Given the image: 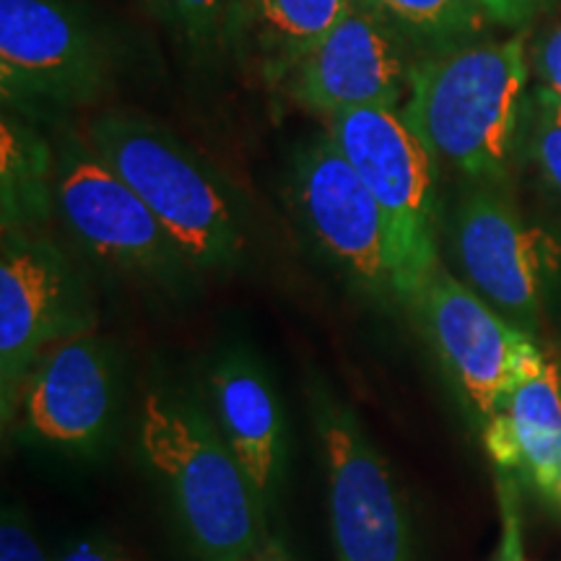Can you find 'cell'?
<instances>
[{
  "label": "cell",
  "instance_id": "1",
  "mask_svg": "<svg viewBox=\"0 0 561 561\" xmlns=\"http://www.w3.org/2000/svg\"><path fill=\"white\" fill-rule=\"evenodd\" d=\"M528 37L476 39L416 60L398 110L434 161L471 182H502L528 107Z\"/></svg>",
  "mask_w": 561,
  "mask_h": 561
},
{
  "label": "cell",
  "instance_id": "2",
  "mask_svg": "<svg viewBox=\"0 0 561 561\" xmlns=\"http://www.w3.org/2000/svg\"><path fill=\"white\" fill-rule=\"evenodd\" d=\"M140 450L201 561H248L276 546L268 515L203 398L151 390L140 405Z\"/></svg>",
  "mask_w": 561,
  "mask_h": 561
},
{
  "label": "cell",
  "instance_id": "3",
  "mask_svg": "<svg viewBox=\"0 0 561 561\" xmlns=\"http://www.w3.org/2000/svg\"><path fill=\"white\" fill-rule=\"evenodd\" d=\"M89 146L157 216L195 271H227L244 252V210L234 185L170 128L104 112L83 130Z\"/></svg>",
  "mask_w": 561,
  "mask_h": 561
},
{
  "label": "cell",
  "instance_id": "4",
  "mask_svg": "<svg viewBox=\"0 0 561 561\" xmlns=\"http://www.w3.org/2000/svg\"><path fill=\"white\" fill-rule=\"evenodd\" d=\"M328 136L390 227L398 268V301L405 310L439 261L437 161L398 110L362 107L328 121Z\"/></svg>",
  "mask_w": 561,
  "mask_h": 561
},
{
  "label": "cell",
  "instance_id": "5",
  "mask_svg": "<svg viewBox=\"0 0 561 561\" xmlns=\"http://www.w3.org/2000/svg\"><path fill=\"white\" fill-rule=\"evenodd\" d=\"M112 47L70 0H0V96L24 117L87 107L112 79Z\"/></svg>",
  "mask_w": 561,
  "mask_h": 561
},
{
  "label": "cell",
  "instance_id": "6",
  "mask_svg": "<svg viewBox=\"0 0 561 561\" xmlns=\"http://www.w3.org/2000/svg\"><path fill=\"white\" fill-rule=\"evenodd\" d=\"M55 214L91 257L161 289L182 291L195 268L149 206L100 159L87 136L55 146Z\"/></svg>",
  "mask_w": 561,
  "mask_h": 561
},
{
  "label": "cell",
  "instance_id": "7",
  "mask_svg": "<svg viewBox=\"0 0 561 561\" xmlns=\"http://www.w3.org/2000/svg\"><path fill=\"white\" fill-rule=\"evenodd\" d=\"M310 411L328 481V515L339 561H413L405 494L356 413L322 380Z\"/></svg>",
  "mask_w": 561,
  "mask_h": 561
},
{
  "label": "cell",
  "instance_id": "8",
  "mask_svg": "<svg viewBox=\"0 0 561 561\" xmlns=\"http://www.w3.org/2000/svg\"><path fill=\"white\" fill-rule=\"evenodd\" d=\"M289 198L314 248L354 289L377 305L401 307L388 219L328 133L294 153Z\"/></svg>",
  "mask_w": 561,
  "mask_h": 561
},
{
  "label": "cell",
  "instance_id": "9",
  "mask_svg": "<svg viewBox=\"0 0 561 561\" xmlns=\"http://www.w3.org/2000/svg\"><path fill=\"white\" fill-rule=\"evenodd\" d=\"M405 310L483 421L496 416L517 382L549 362L536 339L504 320L442 263Z\"/></svg>",
  "mask_w": 561,
  "mask_h": 561
},
{
  "label": "cell",
  "instance_id": "10",
  "mask_svg": "<svg viewBox=\"0 0 561 561\" xmlns=\"http://www.w3.org/2000/svg\"><path fill=\"white\" fill-rule=\"evenodd\" d=\"M96 312L81 273L37 229H3L0 242V405L13 398L42 348L94 331Z\"/></svg>",
  "mask_w": 561,
  "mask_h": 561
},
{
  "label": "cell",
  "instance_id": "11",
  "mask_svg": "<svg viewBox=\"0 0 561 561\" xmlns=\"http://www.w3.org/2000/svg\"><path fill=\"white\" fill-rule=\"evenodd\" d=\"M450 250L460 280L536 339L557 244L525 224L500 182H471L455 203Z\"/></svg>",
  "mask_w": 561,
  "mask_h": 561
},
{
  "label": "cell",
  "instance_id": "12",
  "mask_svg": "<svg viewBox=\"0 0 561 561\" xmlns=\"http://www.w3.org/2000/svg\"><path fill=\"white\" fill-rule=\"evenodd\" d=\"M419 58L401 32L362 0H351L280 91L297 107L328 121L362 107L401 110Z\"/></svg>",
  "mask_w": 561,
  "mask_h": 561
},
{
  "label": "cell",
  "instance_id": "13",
  "mask_svg": "<svg viewBox=\"0 0 561 561\" xmlns=\"http://www.w3.org/2000/svg\"><path fill=\"white\" fill-rule=\"evenodd\" d=\"M115 356L94 331L42 348L13 398L11 421L37 445L94 453L115 416ZM5 424V426H9Z\"/></svg>",
  "mask_w": 561,
  "mask_h": 561
},
{
  "label": "cell",
  "instance_id": "14",
  "mask_svg": "<svg viewBox=\"0 0 561 561\" xmlns=\"http://www.w3.org/2000/svg\"><path fill=\"white\" fill-rule=\"evenodd\" d=\"M208 409L240 460L265 515L278 504L286 462L284 409L263 364L248 351H227L206 375Z\"/></svg>",
  "mask_w": 561,
  "mask_h": 561
},
{
  "label": "cell",
  "instance_id": "15",
  "mask_svg": "<svg viewBox=\"0 0 561 561\" xmlns=\"http://www.w3.org/2000/svg\"><path fill=\"white\" fill-rule=\"evenodd\" d=\"M486 450L549 494L561 468V371L551 359L533 371L486 421Z\"/></svg>",
  "mask_w": 561,
  "mask_h": 561
},
{
  "label": "cell",
  "instance_id": "16",
  "mask_svg": "<svg viewBox=\"0 0 561 561\" xmlns=\"http://www.w3.org/2000/svg\"><path fill=\"white\" fill-rule=\"evenodd\" d=\"M348 5L351 0H244L237 60L263 87L280 91Z\"/></svg>",
  "mask_w": 561,
  "mask_h": 561
},
{
  "label": "cell",
  "instance_id": "17",
  "mask_svg": "<svg viewBox=\"0 0 561 561\" xmlns=\"http://www.w3.org/2000/svg\"><path fill=\"white\" fill-rule=\"evenodd\" d=\"M55 146L37 125L5 110L0 121V224L39 229L55 210Z\"/></svg>",
  "mask_w": 561,
  "mask_h": 561
},
{
  "label": "cell",
  "instance_id": "18",
  "mask_svg": "<svg viewBox=\"0 0 561 561\" xmlns=\"http://www.w3.org/2000/svg\"><path fill=\"white\" fill-rule=\"evenodd\" d=\"M174 45L201 66L237 58L244 0H144Z\"/></svg>",
  "mask_w": 561,
  "mask_h": 561
},
{
  "label": "cell",
  "instance_id": "19",
  "mask_svg": "<svg viewBox=\"0 0 561 561\" xmlns=\"http://www.w3.org/2000/svg\"><path fill=\"white\" fill-rule=\"evenodd\" d=\"M398 30L421 58L483 39L491 24L476 0H362Z\"/></svg>",
  "mask_w": 561,
  "mask_h": 561
},
{
  "label": "cell",
  "instance_id": "20",
  "mask_svg": "<svg viewBox=\"0 0 561 561\" xmlns=\"http://www.w3.org/2000/svg\"><path fill=\"white\" fill-rule=\"evenodd\" d=\"M523 133L536 170L561 195V96L538 83L528 96Z\"/></svg>",
  "mask_w": 561,
  "mask_h": 561
},
{
  "label": "cell",
  "instance_id": "21",
  "mask_svg": "<svg viewBox=\"0 0 561 561\" xmlns=\"http://www.w3.org/2000/svg\"><path fill=\"white\" fill-rule=\"evenodd\" d=\"M0 561H47L34 533L21 523L16 512H3L0 523Z\"/></svg>",
  "mask_w": 561,
  "mask_h": 561
},
{
  "label": "cell",
  "instance_id": "22",
  "mask_svg": "<svg viewBox=\"0 0 561 561\" xmlns=\"http://www.w3.org/2000/svg\"><path fill=\"white\" fill-rule=\"evenodd\" d=\"M479 9L486 13L491 24L507 26V30H523L530 19L538 16L546 0H476Z\"/></svg>",
  "mask_w": 561,
  "mask_h": 561
},
{
  "label": "cell",
  "instance_id": "23",
  "mask_svg": "<svg viewBox=\"0 0 561 561\" xmlns=\"http://www.w3.org/2000/svg\"><path fill=\"white\" fill-rule=\"evenodd\" d=\"M536 70L541 76V87L561 96V21L553 24L536 47Z\"/></svg>",
  "mask_w": 561,
  "mask_h": 561
},
{
  "label": "cell",
  "instance_id": "24",
  "mask_svg": "<svg viewBox=\"0 0 561 561\" xmlns=\"http://www.w3.org/2000/svg\"><path fill=\"white\" fill-rule=\"evenodd\" d=\"M60 561H136L128 551L112 541H100V538H83V541L70 543L62 551Z\"/></svg>",
  "mask_w": 561,
  "mask_h": 561
},
{
  "label": "cell",
  "instance_id": "25",
  "mask_svg": "<svg viewBox=\"0 0 561 561\" xmlns=\"http://www.w3.org/2000/svg\"><path fill=\"white\" fill-rule=\"evenodd\" d=\"M248 561H286V559H284V553H280V551L276 549V546H271V549H268V551H263L261 557L248 559Z\"/></svg>",
  "mask_w": 561,
  "mask_h": 561
},
{
  "label": "cell",
  "instance_id": "26",
  "mask_svg": "<svg viewBox=\"0 0 561 561\" xmlns=\"http://www.w3.org/2000/svg\"><path fill=\"white\" fill-rule=\"evenodd\" d=\"M549 496L553 502L559 504L561 507V468H559V476H557V481H553V486H551V491H549Z\"/></svg>",
  "mask_w": 561,
  "mask_h": 561
}]
</instances>
